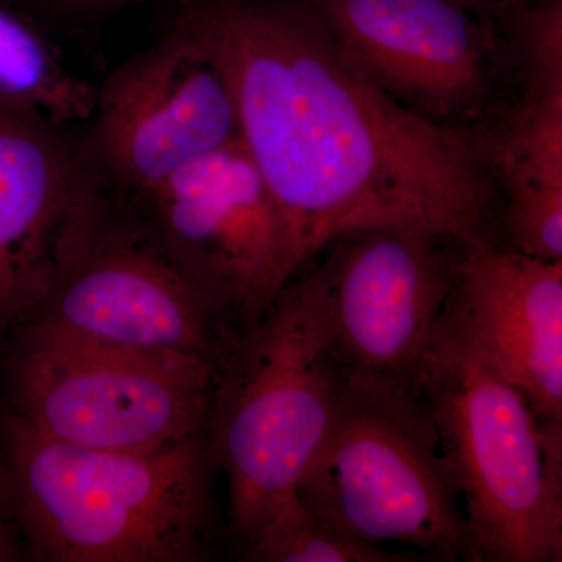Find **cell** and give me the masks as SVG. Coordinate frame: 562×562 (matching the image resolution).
I'll return each instance as SVG.
<instances>
[{"mask_svg": "<svg viewBox=\"0 0 562 562\" xmlns=\"http://www.w3.org/2000/svg\"><path fill=\"white\" fill-rule=\"evenodd\" d=\"M2 408L70 446L147 452L206 432L220 366L32 319L0 344Z\"/></svg>", "mask_w": 562, "mask_h": 562, "instance_id": "5b68a950", "label": "cell"}, {"mask_svg": "<svg viewBox=\"0 0 562 562\" xmlns=\"http://www.w3.org/2000/svg\"><path fill=\"white\" fill-rule=\"evenodd\" d=\"M443 316L542 425L562 427V260L494 241L462 246Z\"/></svg>", "mask_w": 562, "mask_h": 562, "instance_id": "7c38bea8", "label": "cell"}, {"mask_svg": "<svg viewBox=\"0 0 562 562\" xmlns=\"http://www.w3.org/2000/svg\"><path fill=\"white\" fill-rule=\"evenodd\" d=\"M297 497L358 541L471 561L460 494L419 395L346 379L338 416Z\"/></svg>", "mask_w": 562, "mask_h": 562, "instance_id": "8992f818", "label": "cell"}, {"mask_svg": "<svg viewBox=\"0 0 562 562\" xmlns=\"http://www.w3.org/2000/svg\"><path fill=\"white\" fill-rule=\"evenodd\" d=\"M50 13L68 18H92L138 5L146 0H36Z\"/></svg>", "mask_w": 562, "mask_h": 562, "instance_id": "ac0fdd59", "label": "cell"}, {"mask_svg": "<svg viewBox=\"0 0 562 562\" xmlns=\"http://www.w3.org/2000/svg\"><path fill=\"white\" fill-rule=\"evenodd\" d=\"M88 124L80 144L85 160L124 202L138 201L184 166L239 139L231 85L179 16L99 85Z\"/></svg>", "mask_w": 562, "mask_h": 562, "instance_id": "ba28073f", "label": "cell"}, {"mask_svg": "<svg viewBox=\"0 0 562 562\" xmlns=\"http://www.w3.org/2000/svg\"><path fill=\"white\" fill-rule=\"evenodd\" d=\"M322 262L328 338L347 380L420 397L464 244L386 225L336 239Z\"/></svg>", "mask_w": 562, "mask_h": 562, "instance_id": "9c48e42d", "label": "cell"}, {"mask_svg": "<svg viewBox=\"0 0 562 562\" xmlns=\"http://www.w3.org/2000/svg\"><path fill=\"white\" fill-rule=\"evenodd\" d=\"M462 5L469 7V9L480 11V10H495L498 11L502 9L505 3H508L509 0H458Z\"/></svg>", "mask_w": 562, "mask_h": 562, "instance_id": "d6986e66", "label": "cell"}, {"mask_svg": "<svg viewBox=\"0 0 562 562\" xmlns=\"http://www.w3.org/2000/svg\"><path fill=\"white\" fill-rule=\"evenodd\" d=\"M29 560L27 542L18 512L13 480L0 441V562Z\"/></svg>", "mask_w": 562, "mask_h": 562, "instance_id": "e0dca14e", "label": "cell"}, {"mask_svg": "<svg viewBox=\"0 0 562 562\" xmlns=\"http://www.w3.org/2000/svg\"><path fill=\"white\" fill-rule=\"evenodd\" d=\"M177 16L231 85L239 139L283 214L297 273L366 228L492 241L479 140L395 102L305 0H191Z\"/></svg>", "mask_w": 562, "mask_h": 562, "instance_id": "6da1fadb", "label": "cell"}, {"mask_svg": "<svg viewBox=\"0 0 562 562\" xmlns=\"http://www.w3.org/2000/svg\"><path fill=\"white\" fill-rule=\"evenodd\" d=\"M520 95L492 150L508 246L562 260V0H512Z\"/></svg>", "mask_w": 562, "mask_h": 562, "instance_id": "4fadbf2b", "label": "cell"}, {"mask_svg": "<svg viewBox=\"0 0 562 562\" xmlns=\"http://www.w3.org/2000/svg\"><path fill=\"white\" fill-rule=\"evenodd\" d=\"M417 554L392 552L387 547L358 541L295 498L280 509L251 541L243 558L261 562H405Z\"/></svg>", "mask_w": 562, "mask_h": 562, "instance_id": "2e32d148", "label": "cell"}, {"mask_svg": "<svg viewBox=\"0 0 562 562\" xmlns=\"http://www.w3.org/2000/svg\"><path fill=\"white\" fill-rule=\"evenodd\" d=\"M95 95L98 85L70 70L38 25L0 0V106L65 131L90 122Z\"/></svg>", "mask_w": 562, "mask_h": 562, "instance_id": "9a60e30c", "label": "cell"}, {"mask_svg": "<svg viewBox=\"0 0 562 562\" xmlns=\"http://www.w3.org/2000/svg\"><path fill=\"white\" fill-rule=\"evenodd\" d=\"M32 319L121 346L191 355L220 369L239 331L91 169Z\"/></svg>", "mask_w": 562, "mask_h": 562, "instance_id": "52a82bcc", "label": "cell"}, {"mask_svg": "<svg viewBox=\"0 0 562 562\" xmlns=\"http://www.w3.org/2000/svg\"><path fill=\"white\" fill-rule=\"evenodd\" d=\"M341 49L417 116L461 127L491 92L495 44L458 0H305Z\"/></svg>", "mask_w": 562, "mask_h": 562, "instance_id": "8fae6325", "label": "cell"}, {"mask_svg": "<svg viewBox=\"0 0 562 562\" xmlns=\"http://www.w3.org/2000/svg\"><path fill=\"white\" fill-rule=\"evenodd\" d=\"M29 560H209L214 505L206 432L147 452L46 438L0 408Z\"/></svg>", "mask_w": 562, "mask_h": 562, "instance_id": "7a4b0ae2", "label": "cell"}, {"mask_svg": "<svg viewBox=\"0 0 562 562\" xmlns=\"http://www.w3.org/2000/svg\"><path fill=\"white\" fill-rule=\"evenodd\" d=\"M344 386L317 266L292 277L238 331L217 373L206 446L227 479L231 531L239 546L297 498L330 435Z\"/></svg>", "mask_w": 562, "mask_h": 562, "instance_id": "3957f363", "label": "cell"}, {"mask_svg": "<svg viewBox=\"0 0 562 562\" xmlns=\"http://www.w3.org/2000/svg\"><path fill=\"white\" fill-rule=\"evenodd\" d=\"M472 562L562 560V427L542 425L442 314L420 376Z\"/></svg>", "mask_w": 562, "mask_h": 562, "instance_id": "277c9868", "label": "cell"}, {"mask_svg": "<svg viewBox=\"0 0 562 562\" xmlns=\"http://www.w3.org/2000/svg\"><path fill=\"white\" fill-rule=\"evenodd\" d=\"M125 203L238 328L254 324L297 276L283 214L241 139Z\"/></svg>", "mask_w": 562, "mask_h": 562, "instance_id": "30bf717a", "label": "cell"}, {"mask_svg": "<svg viewBox=\"0 0 562 562\" xmlns=\"http://www.w3.org/2000/svg\"><path fill=\"white\" fill-rule=\"evenodd\" d=\"M90 176L65 131L0 106V344L32 319Z\"/></svg>", "mask_w": 562, "mask_h": 562, "instance_id": "5bb4252c", "label": "cell"}]
</instances>
